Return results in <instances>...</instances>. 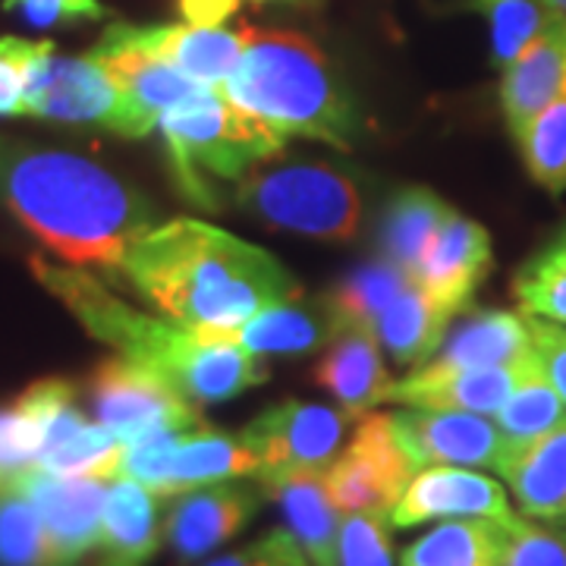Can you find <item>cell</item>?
<instances>
[{"label": "cell", "mask_w": 566, "mask_h": 566, "mask_svg": "<svg viewBox=\"0 0 566 566\" xmlns=\"http://www.w3.org/2000/svg\"><path fill=\"white\" fill-rule=\"evenodd\" d=\"M327 469H296L277 479L259 482L264 497L277 501L290 535L300 542L312 566H337L340 510L334 506L324 482Z\"/></svg>", "instance_id": "603a6c76"}, {"label": "cell", "mask_w": 566, "mask_h": 566, "mask_svg": "<svg viewBox=\"0 0 566 566\" xmlns=\"http://www.w3.org/2000/svg\"><path fill=\"white\" fill-rule=\"evenodd\" d=\"M3 10L22 17L32 29H61L107 17L102 0H3Z\"/></svg>", "instance_id": "60d3db41"}, {"label": "cell", "mask_w": 566, "mask_h": 566, "mask_svg": "<svg viewBox=\"0 0 566 566\" xmlns=\"http://www.w3.org/2000/svg\"><path fill=\"white\" fill-rule=\"evenodd\" d=\"M120 277L189 331H237L271 305L303 300L268 249L196 218L158 223L133 243Z\"/></svg>", "instance_id": "7a4b0ae2"}, {"label": "cell", "mask_w": 566, "mask_h": 566, "mask_svg": "<svg viewBox=\"0 0 566 566\" xmlns=\"http://www.w3.org/2000/svg\"><path fill=\"white\" fill-rule=\"evenodd\" d=\"M450 312L434 303L419 283H409L403 293L387 305L375 322V337L390 359L400 365H424L444 344Z\"/></svg>", "instance_id": "4316f807"}, {"label": "cell", "mask_w": 566, "mask_h": 566, "mask_svg": "<svg viewBox=\"0 0 566 566\" xmlns=\"http://www.w3.org/2000/svg\"><path fill=\"white\" fill-rule=\"evenodd\" d=\"M409 283L412 281L403 268H397L390 259H378V262H368L356 268L353 274H346L344 281L337 283V290L327 293L324 300L331 303L340 324L375 327L378 315L403 293Z\"/></svg>", "instance_id": "1f68e13d"}, {"label": "cell", "mask_w": 566, "mask_h": 566, "mask_svg": "<svg viewBox=\"0 0 566 566\" xmlns=\"http://www.w3.org/2000/svg\"><path fill=\"white\" fill-rule=\"evenodd\" d=\"M29 268L35 281L61 300L95 340L114 346L123 359L161 375L189 403L233 400L249 387L268 381L264 356L245 349L237 340V331L202 334L145 315L76 264H54L32 255Z\"/></svg>", "instance_id": "3957f363"}, {"label": "cell", "mask_w": 566, "mask_h": 566, "mask_svg": "<svg viewBox=\"0 0 566 566\" xmlns=\"http://www.w3.org/2000/svg\"><path fill=\"white\" fill-rule=\"evenodd\" d=\"M504 526L491 520H447L403 551L400 566H501Z\"/></svg>", "instance_id": "f1b7e54d"}, {"label": "cell", "mask_w": 566, "mask_h": 566, "mask_svg": "<svg viewBox=\"0 0 566 566\" xmlns=\"http://www.w3.org/2000/svg\"><path fill=\"white\" fill-rule=\"evenodd\" d=\"M88 54L102 63L104 73L114 80V85L129 98V104L139 111V117L151 129L161 123L164 114L196 102L208 92H218V88H208L202 82L189 80L186 73L164 63L161 57H151L136 44L123 41L114 29H107L102 41Z\"/></svg>", "instance_id": "e0dca14e"}, {"label": "cell", "mask_w": 566, "mask_h": 566, "mask_svg": "<svg viewBox=\"0 0 566 566\" xmlns=\"http://www.w3.org/2000/svg\"><path fill=\"white\" fill-rule=\"evenodd\" d=\"M41 438L35 422L17 400L10 406H0V491L17 488L39 469Z\"/></svg>", "instance_id": "d590c367"}, {"label": "cell", "mask_w": 566, "mask_h": 566, "mask_svg": "<svg viewBox=\"0 0 566 566\" xmlns=\"http://www.w3.org/2000/svg\"><path fill=\"white\" fill-rule=\"evenodd\" d=\"M390 520L378 513H349L340 523L337 566H394Z\"/></svg>", "instance_id": "8d00e7d4"}, {"label": "cell", "mask_w": 566, "mask_h": 566, "mask_svg": "<svg viewBox=\"0 0 566 566\" xmlns=\"http://www.w3.org/2000/svg\"><path fill=\"white\" fill-rule=\"evenodd\" d=\"M566 88V17H547L545 29L532 39L516 61L504 66L501 107L510 133L516 136L538 111H545Z\"/></svg>", "instance_id": "44dd1931"}, {"label": "cell", "mask_w": 566, "mask_h": 566, "mask_svg": "<svg viewBox=\"0 0 566 566\" xmlns=\"http://www.w3.org/2000/svg\"><path fill=\"white\" fill-rule=\"evenodd\" d=\"M85 397L98 416V424H104L123 447L158 431L205 424L196 403L177 394L161 375L123 356L102 359L92 368V375L85 378Z\"/></svg>", "instance_id": "9c48e42d"}, {"label": "cell", "mask_w": 566, "mask_h": 566, "mask_svg": "<svg viewBox=\"0 0 566 566\" xmlns=\"http://www.w3.org/2000/svg\"><path fill=\"white\" fill-rule=\"evenodd\" d=\"M528 331H532V346H535V353L542 359L545 375L566 403V327L564 324L542 322V318H528Z\"/></svg>", "instance_id": "b9f144b4"}, {"label": "cell", "mask_w": 566, "mask_h": 566, "mask_svg": "<svg viewBox=\"0 0 566 566\" xmlns=\"http://www.w3.org/2000/svg\"><path fill=\"white\" fill-rule=\"evenodd\" d=\"M419 469L400 444L394 422L385 412L359 416L353 441L327 465V494L340 513H378L390 520V510L403 497Z\"/></svg>", "instance_id": "30bf717a"}, {"label": "cell", "mask_w": 566, "mask_h": 566, "mask_svg": "<svg viewBox=\"0 0 566 566\" xmlns=\"http://www.w3.org/2000/svg\"><path fill=\"white\" fill-rule=\"evenodd\" d=\"M346 422L353 416L344 409L286 400L245 424L240 441L259 460L255 479L268 482L296 469H327L344 444Z\"/></svg>", "instance_id": "8fae6325"}, {"label": "cell", "mask_w": 566, "mask_h": 566, "mask_svg": "<svg viewBox=\"0 0 566 566\" xmlns=\"http://www.w3.org/2000/svg\"><path fill=\"white\" fill-rule=\"evenodd\" d=\"M262 506V494L243 485H205L182 491L164 516V542L182 564H196L233 542Z\"/></svg>", "instance_id": "9a60e30c"}, {"label": "cell", "mask_w": 566, "mask_h": 566, "mask_svg": "<svg viewBox=\"0 0 566 566\" xmlns=\"http://www.w3.org/2000/svg\"><path fill=\"white\" fill-rule=\"evenodd\" d=\"M255 3H268V0H255Z\"/></svg>", "instance_id": "f6af8a7d"}, {"label": "cell", "mask_w": 566, "mask_h": 566, "mask_svg": "<svg viewBox=\"0 0 566 566\" xmlns=\"http://www.w3.org/2000/svg\"><path fill=\"white\" fill-rule=\"evenodd\" d=\"M523 365L497 368H431L419 365L409 378L394 381L385 403L412 406V409H444V412H479L494 416L513 394Z\"/></svg>", "instance_id": "ac0fdd59"}, {"label": "cell", "mask_w": 566, "mask_h": 566, "mask_svg": "<svg viewBox=\"0 0 566 566\" xmlns=\"http://www.w3.org/2000/svg\"><path fill=\"white\" fill-rule=\"evenodd\" d=\"M337 315L327 300H293V303L271 305L237 327V340L259 353V356H305L312 349H322L337 334Z\"/></svg>", "instance_id": "484cf974"}, {"label": "cell", "mask_w": 566, "mask_h": 566, "mask_svg": "<svg viewBox=\"0 0 566 566\" xmlns=\"http://www.w3.org/2000/svg\"><path fill=\"white\" fill-rule=\"evenodd\" d=\"M161 542V497L133 479H114L107 485L102 535L92 566H148Z\"/></svg>", "instance_id": "7402d4cb"}, {"label": "cell", "mask_w": 566, "mask_h": 566, "mask_svg": "<svg viewBox=\"0 0 566 566\" xmlns=\"http://www.w3.org/2000/svg\"><path fill=\"white\" fill-rule=\"evenodd\" d=\"M450 214H453V208L438 192H431L424 186L400 189L385 208V221H381L385 259H390L397 268H403L412 281L424 249Z\"/></svg>", "instance_id": "83f0119b"}, {"label": "cell", "mask_w": 566, "mask_h": 566, "mask_svg": "<svg viewBox=\"0 0 566 566\" xmlns=\"http://www.w3.org/2000/svg\"><path fill=\"white\" fill-rule=\"evenodd\" d=\"M513 300L523 315L566 327V227H560L516 277H513Z\"/></svg>", "instance_id": "4dcf8cb0"}, {"label": "cell", "mask_w": 566, "mask_h": 566, "mask_svg": "<svg viewBox=\"0 0 566 566\" xmlns=\"http://www.w3.org/2000/svg\"><path fill=\"white\" fill-rule=\"evenodd\" d=\"M0 566H57L39 510L22 488L0 491Z\"/></svg>", "instance_id": "836d02e7"}, {"label": "cell", "mask_w": 566, "mask_h": 566, "mask_svg": "<svg viewBox=\"0 0 566 566\" xmlns=\"http://www.w3.org/2000/svg\"><path fill=\"white\" fill-rule=\"evenodd\" d=\"M182 20L199 29H221L240 10V0H177Z\"/></svg>", "instance_id": "7bdbcfd3"}, {"label": "cell", "mask_w": 566, "mask_h": 566, "mask_svg": "<svg viewBox=\"0 0 566 566\" xmlns=\"http://www.w3.org/2000/svg\"><path fill=\"white\" fill-rule=\"evenodd\" d=\"M491 22V54L497 66H510L545 29L551 7L545 0H479Z\"/></svg>", "instance_id": "e575fe53"}, {"label": "cell", "mask_w": 566, "mask_h": 566, "mask_svg": "<svg viewBox=\"0 0 566 566\" xmlns=\"http://www.w3.org/2000/svg\"><path fill=\"white\" fill-rule=\"evenodd\" d=\"M39 510L57 566H76L102 535L107 482L85 475H51L32 469L20 485Z\"/></svg>", "instance_id": "5bb4252c"}, {"label": "cell", "mask_w": 566, "mask_h": 566, "mask_svg": "<svg viewBox=\"0 0 566 566\" xmlns=\"http://www.w3.org/2000/svg\"><path fill=\"white\" fill-rule=\"evenodd\" d=\"M123 41L142 48L151 57L177 66L189 80L223 92L243 57V32L199 29V25H111Z\"/></svg>", "instance_id": "d6986e66"}, {"label": "cell", "mask_w": 566, "mask_h": 566, "mask_svg": "<svg viewBox=\"0 0 566 566\" xmlns=\"http://www.w3.org/2000/svg\"><path fill=\"white\" fill-rule=\"evenodd\" d=\"M255 472L259 460L240 434H221L208 424L148 434L123 447L120 460V479H133L158 497H177L192 488L221 485Z\"/></svg>", "instance_id": "52a82bcc"}, {"label": "cell", "mask_w": 566, "mask_h": 566, "mask_svg": "<svg viewBox=\"0 0 566 566\" xmlns=\"http://www.w3.org/2000/svg\"><path fill=\"white\" fill-rule=\"evenodd\" d=\"M0 205L57 259L114 277L155 227V205L104 164L13 136H0Z\"/></svg>", "instance_id": "6da1fadb"}, {"label": "cell", "mask_w": 566, "mask_h": 566, "mask_svg": "<svg viewBox=\"0 0 566 566\" xmlns=\"http://www.w3.org/2000/svg\"><path fill=\"white\" fill-rule=\"evenodd\" d=\"M494 416H497L494 422L504 431L510 450L535 441L538 434H545L554 424L564 422L566 403L545 375L538 353L528 356L520 378H516L513 394L506 397V403Z\"/></svg>", "instance_id": "f546056e"}, {"label": "cell", "mask_w": 566, "mask_h": 566, "mask_svg": "<svg viewBox=\"0 0 566 566\" xmlns=\"http://www.w3.org/2000/svg\"><path fill=\"white\" fill-rule=\"evenodd\" d=\"M501 475L528 520L566 523V419L510 450Z\"/></svg>", "instance_id": "cb8c5ba5"}, {"label": "cell", "mask_w": 566, "mask_h": 566, "mask_svg": "<svg viewBox=\"0 0 566 566\" xmlns=\"http://www.w3.org/2000/svg\"><path fill=\"white\" fill-rule=\"evenodd\" d=\"M51 41L0 39V117H25V88Z\"/></svg>", "instance_id": "74e56055"}, {"label": "cell", "mask_w": 566, "mask_h": 566, "mask_svg": "<svg viewBox=\"0 0 566 566\" xmlns=\"http://www.w3.org/2000/svg\"><path fill=\"white\" fill-rule=\"evenodd\" d=\"M237 205L255 221L324 243H346L363 221L356 180L324 161L259 164L237 180Z\"/></svg>", "instance_id": "8992f818"}, {"label": "cell", "mask_w": 566, "mask_h": 566, "mask_svg": "<svg viewBox=\"0 0 566 566\" xmlns=\"http://www.w3.org/2000/svg\"><path fill=\"white\" fill-rule=\"evenodd\" d=\"M158 126L180 196L208 211L221 208L214 180H240L252 167L277 158L286 145L281 133L227 102L223 92L182 104L164 114Z\"/></svg>", "instance_id": "5b68a950"}, {"label": "cell", "mask_w": 566, "mask_h": 566, "mask_svg": "<svg viewBox=\"0 0 566 566\" xmlns=\"http://www.w3.org/2000/svg\"><path fill=\"white\" fill-rule=\"evenodd\" d=\"M501 566H566V532L513 520L504 526Z\"/></svg>", "instance_id": "f35d334b"}, {"label": "cell", "mask_w": 566, "mask_h": 566, "mask_svg": "<svg viewBox=\"0 0 566 566\" xmlns=\"http://www.w3.org/2000/svg\"><path fill=\"white\" fill-rule=\"evenodd\" d=\"M535 353L528 318L504 308L472 312L450 337H444L441 353L424 365L431 368H497L520 365Z\"/></svg>", "instance_id": "d4e9b609"}, {"label": "cell", "mask_w": 566, "mask_h": 566, "mask_svg": "<svg viewBox=\"0 0 566 566\" xmlns=\"http://www.w3.org/2000/svg\"><path fill=\"white\" fill-rule=\"evenodd\" d=\"M400 444L416 469L424 465H463V469H497L510 457L504 431L479 412H444V409H400L390 416Z\"/></svg>", "instance_id": "7c38bea8"}, {"label": "cell", "mask_w": 566, "mask_h": 566, "mask_svg": "<svg viewBox=\"0 0 566 566\" xmlns=\"http://www.w3.org/2000/svg\"><path fill=\"white\" fill-rule=\"evenodd\" d=\"M312 381L327 390L344 412L359 419L385 403L390 375L381 359V340L365 324H340L312 368Z\"/></svg>", "instance_id": "ffe728a7"}, {"label": "cell", "mask_w": 566, "mask_h": 566, "mask_svg": "<svg viewBox=\"0 0 566 566\" xmlns=\"http://www.w3.org/2000/svg\"><path fill=\"white\" fill-rule=\"evenodd\" d=\"M25 117L73 126H104L126 139H145L151 126L142 120L104 66L92 54L61 57L54 44L44 51L25 88Z\"/></svg>", "instance_id": "ba28073f"}, {"label": "cell", "mask_w": 566, "mask_h": 566, "mask_svg": "<svg viewBox=\"0 0 566 566\" xmlns=\"http://www.w3.org/2000/svg\"><path fill=\"white\" fill-rule=\"evenodd\" d=\"M547 7L554 10V13H560V17H566V0H545Z\"/></svg>", "instance_id": "ee69618b"}, {"label": "cell", "mask_w": 566, "mask_h": 566, "mask_svg": "<svg viewBox=\"0 0 566 566\" xmlns=\"http://www.w3.org/2000/svg\"><path fill=\"white\" fill-rule=\"evenodd\" d=\"M491 264L494 255L485 227L453 211L424 249L412 283H419L444 312L457 315L472 303L475 290L491 274Z\"/></svg>", "instance_id": "2e32d148"}, {"label": "cell", "mask_w": 566, "mask_h": 566, "mask_svg": "<svg viewBox=\"0 0 566 566\" xmlns=\"http://www.w3.org/2000/svg\"><path fill=\"white\" fill-rule=\"evenodd\" d=\"M528 177L560 196L566 189V88L513 136Z\"/></svg>", "instance_id": "d6a6232c"}, {"label": "cell", "mask_w": 566, "mask_h": 566, "mask_svg": "<svg viewBox=\"0 0 566 566\" xmlns=\"http://www.w3.org/2000/svg\"><path fill=\"white\" fill-rule=\"evenodd\" d=\"M434 520H491L510 526L516 520L506 491L494 479L463 465H428L390 510V526L412 528Z\"/></svg>", "instance_id": "4fadbf2b"}, {"label": "cell", "mask_w": 566, "mask_h": 566, "mask_svg": "<svg viewBox=\"0 0 566 566\" xmlns=\"http://www.w3.org/2000/svg\"><path fill=\"white\" fill-rule=\"evenodd\" d=\"M199 566H308V557L303 554L300 542L290 535V528H271L245 547L227 551L221 557Z\"/></svg>", "instance_id": "ab89813d"}, {"label": "cell", "mask_w": 566, "mask_h": 566, "mask_svg": "<svg viewBox=\"0 0 566 566\" xmlns=\"http://www.w3.org/2000/svg\"><path fill=\"white\" fill-rule=\"evenodd\" d=\"M243 57L223 85V98L268 123L283 139L327 142L349 148L356 114L324 54L300 32L243 25Z\"/></svg>", "instance_id": "277c9868"}]
</instances>
